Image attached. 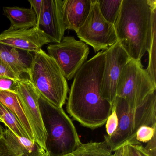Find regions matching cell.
Instances as JSON below:
<instances>
[{"label": "cell", "instance_id": "28", "mask_svg": "<svg viewBox=\"0 0 156 156\" xmlns=\"http://www.w3.org/2000/svg\"><path fill=\"white\" fill-rule=\"evenodd\" d=\"M147 143V146L144 147L147 152L151 156H156V133Z\"/></svg>", "mask_w": 156, "mask_h": 156}, {"label": "cell", "instance_id": "34", "mask_svg": "<svg viewBox=\"0 0 156 156\" xmlns=\"http://www.w3.org/2000/svg\"><path fill=\"white\" fill-rule=\"evenodd\" d=\"M71 156V154H69V155H66V156Z\"/></svg>", "mask_w": 156, "mask_h": 156}, {"label": "cell", "instance_id": "3", "mask_svg": "<svg viewBox=\"0 0 156 156\" xmlns=\"http://www.w3.org/2000/svg\"><path fill=\"white\" fill-rule=\"evenodd\" d=\"M38 102L46 132L45 148L48 155L71 154L82 144L72 119L62 108L55 105L41 95Z\"/></svg>", "mask_w": 156, "mask_h": 156}, {"label": "cell", "instance_id": "10", "mask_svg": "<svg viewBox=\"0 0 156 156\" xmlns=\"http://www.w3.org/2000/svg\"><path fill=\"white\" fill-rule=\"evenodd\" d=\"M62 0H43L42 10L37 21V28L52 43H60L65 32L62 14Z\"/></svg>", "mask_w": 156, "mask_h": 156}, {"label": "cell", "instance_id": "6", "mask_svg": "<svg viewBox=\"0 0 156 156\" xmlns=\"http://www.w3.org/2000/svg\"><path fill=\"white\" fill-rule=\"evenodd\" d=\"M76 32L80 41L92 46L95 52L107 50L118 41L114 25L103 18L97 0H92L86 20Z\"/></svg>", "mask_w": 156, "mask_h": 156}, {"label": "cell", "instance_id": "5", "mask_svg": "<svg viewBox=\"0 0 156 156\" xmlns=\"http://www.w3.org/2000/svg\"><path fill=\"white\" fill-rule=\"evenodd\" d=\"M156 90V83L143 68L141 61L130 59L119 76L117 97L125 99L130 108H135Z\"/></svg>", "mask_w": 156, "mask_h": 156}, {"label": "cell", "instance_id": "15", "mask_svg": "<svg viewBox=\"0 0 156 156\" xmlns=\"http://www.w3.org/2000/svg\"><path fill=\"white\" fill-rule=\"evenodd\" d=\"M3 137L18 156H44L47 152L35 141L16 136L7 127L4 129Z\"/></svg>", "mask_w": 156, "mask_h": 156}, {"label": "cell", "instance_id": "32", "mask_svg": "<svg viewBox=\"0 0 156 156\" xmlns=\"http://www.w3.org/2000/svg\"><path fill=\"white\" fill-rule=\"evenodd\" d=\"M3 131H4V129L2 128V126L0 124V138L3 137Z\"/></svg>", "mask_w": 156, "mask_h": 156}, {"label": "cell", "instance_id": "30", "mask_svg": "<svg viewBox=\"0 0 156 156\" xmlns=\"http://www.w3.org/2000/svg\"><path fill=\"white\" fill-rule=\"evenodd\" d=\"M135 147V148L137 151L138 153H139L140 156H151L146 151V150L144 148L141 144H137V145H133Z\"/></svg>", "mask_w": 156, "mask_h": 156}, {"label": "cell", "instance_id": "16", "mask_svg": "<svg viewBox=\"0 0 156 156\" xmlns=\"http://www.w3.org/2000/svg\"><path fill=\"white\" fill-rule=\"evenodd\" d=\"M4 14L11 23L7 30L15 31L37 27V20L33 10L19 7H4Z\"/></svg>", "mask_w": 156, "mask_h": 156}, {"label": "cell", "instance_id": "9", "mask_svg": "<svg viewBox=\"0 0 156 156\" xmlns=\"http://www.w3.org/2000/svg\"><path fill=\"white\" fill-rule=\"evenodd\" d=\"M16 93L30 126L34 141L46 151V132L38 102L40 93L29 78H22L17 83Z\"/></svg>", "mask_w": 156, "mask_h": 156}, {"label": "cell", "instance_id": "19", "mask_svg": "<svg viewBox=\"0 0 156 156\" xmlns=\"http://www.w3.org/2000/svg\"><path fill=\"white\" fill-rule=\"evenodd\" d=\"M0 122L18 136L30 139L21 123L14 114L0 102Z\"/></svg>", "mask_w": 156, "mask_h": 156}, {"label": "cell", "instance_id": "31", "mask_svg": "<svg viewBox=\"0 0 156 156\" xmlns=\"http://www.w3.org/2000/svg\"><path fill=\"white\" fill-rule=\"evenodd\" d=\"M112 156H124V147H119L114 151Z\"/></svg>", "mask_w": 156, "mask_h": 156}, {"label": "cell", "instance_id": "25", "mask_svg": "<svg viewBox=\"0 0 156 156\" xmlns=\"http://www.w3.org/2000/svg\"><path fill=\"white\" fill-rule=\"evenodd\" d=\"M0 77H7L19 81L18 78L10 67L0 59Z\"/></svg>", "mask_w": 156, "mask_h": 156}, {"label": "cell", "instance_id": "18", "mask_svg": "<svg viewBox=\"0 0 156 156\" xmlns=\"http://www.w3.org/2000/svg\"><path fill=\"white\" fill-rule=\"evenodd\" d=\"M113 152L105 140L82 143L71 156H112Z\"/></svg>", "mask_w": 156, "mask_h": 156}, {"label": "cell", "instance_id": "20", "mask_svg": "<svg viewBox=\"0 0 156 156\" xmlns=\"http://www.w3.org/2000/svg\"><path fill=\"white\" fill-rule=\"evenodd\" d=\"M101 15L106 21L115 25L118 17L122 0H97Z\"/></svg>", "mask_w": 156, "mask_h": 156}, {"label": "cell", "instance_id": "33", "mask_svg": "<svg viewBox=\"0 0 156 156\" xmlns=\"http://www.w3.org/2000/svg\"><path fill=\"white\" fill-rule=\"evenodd\" d=\"M44 156H49V155H48V153L47 152H46V153H45V155H44Z\"/></svg>", "mask_w": 156, "mask_h": 156}, {"label": "cell", "instance_id": "13", "mask_svg": "<svg viewBox=\"0 0 156 156\" xmlns=\"http://www.w3.org/2000/svg\"><path fill=\"white\" fill-rule=\"evenodd\" d=\"M92 0H64L62 5L66 30L76 32L83 25L91 9Z\"/></svg>", "mask_w": 156, "mask_h": 156}, {"label": "cell", "instance_id": "1", "mask_svg": "<svg viewBox=\"0 0 156 156\" xmlns=\"http://www.w3.org/2000/svg\"><path fill=\"white\" fill-rule=\"evenodd\" d=\"M105 63L103 51L87 61L75 76L67 99L69 115L93 129L104 126L112 111L111 104L101 94Z\"/></svg>", "mask_w": 156, "mask_h": 156}, {"label": "cell", "instance_id": "11", "mask_svg": "<svg viewBox=\"0 0 156 156\" xmlns=\"http://www.w3.org/2000/svg\"><path fill=\"white\" fill-rule=\"evenodd\" d=\"M50 43L51 40L37 27L15 31L6 30L0 34V43L34 53Z\"/></svg>", "mask_w": 156, "mask_h": 156}, {"label": "cell", "instance_id": "23", "mask_svg": "<svg viewBox=\"0 0 156 156\" xmlns=\"http://www.w3.org/2000/svg\"><path fill=\"white\" fill-rule=\"evenodd\" d=\"M118 126V119L115 108H112V111L106 122V129L107 136H112L117 129Z\"/></svg>", "mask_w": 156, "mask_h": 156}, {"label": "cell", "instance_id": "2", "mask_svg": "<svg viewBox=\"0 0 156 156\" xmlns=\"http://www.w3.org/2000/svg\"><path fill=\"white\" fill-rule=\"evenodd\" d=\"M156 13L155 0H122L114 27L118 42L130 59L140 61L148 51Z\"/></svg>", "mask_w": 156, "mask_h": 156}, {"label": "cell", "instance_id": "27", "mask_svg": "<svg viewBox=\"0 0 156 156\" xmlns=\"http://www.w3.org/2000/svg\"><path fill=\"white\" fill-rule=\"evenodd\" d=\"M29 2L30 4L31 8L33 10L34 13L36 14L37 21H38L40 19L42 10L43 0H40V1L29 0Z\"/></svg>", "mask_w": 156, "mask_h": 156}, {"label": "cell", "instance_id": "24", "mask_svg": "<svg viewBox=\"0 0 156 156\" xmlns=\"http://www.w3.org/2000/svg\"><path fill=\"white\" fill-rule=\"evenodd\" d=\"M7 77H0V91H9L16 93L18 82Z\"/></svg>", "mask_w": 156, "mask_h": 156}, {"label": "cell", "instance_id": "14", "mask_svg": "<svg viewBox=\"0 0 156 156\" xmlns=\"http://www.w3.org/2000/svg\"><path fill=\"white\" fill-rule=\"evenodd\" d=\"M34 55L30 52L0 43V59L8 65L18 78L29 75Z\"/></svg>", "mask_w": 156, "mask_h": 156}, {"label": "cell", "instance_id": "17", "mask_svg": "<svg viewBox=\"0 0 156 156\" xmlns=\"http://www.w3.org/2000/svg\"><path fill=\"white\" fill-rule=\"evenodd\" d=\"M0 102L8 108L18 118L30 140L34 141L31 128L18 94L9 91H0Z\"/></svg>", "mask_w": 156, "mask_h": 156}, {"label": "cell", "instance_id": "29", "mask_svg": "<svg viewBox=\"0 0 156 156\" xmlns=\"http://www.w3.org/2000/svg\"><path fill=\"white\" fill-rule=\"evenodd\" d=\"M124 147V156H140L133 144L126 143Z\"/></svg>", "mask_w": 156, "mask_h": 156}, {"label": "cell", "instance_id": "7", "mask_svg": "<svg viewBox=\"0 0 156 156\" xmlns=\"http://www.w3.org/2000/svg\"><path fill=\"white\" fill-rule=\"evenodd\" d=\"M47 50L68 81L74 77L87 62L89 53L88 45L73 36L63 37L59 43L49 45Z\"/></svg>", "mask_w": 156, "mask_h": 156}, {"label": "cell", "instance_id": "26", "mask_svg": "<svg viewBox=\"0 0 156 156\" xmlns=\"http://www.w3.org/2000/svg\"><path fill=\"white\" fill-rule=\"evenodd\" d=\"M0 156H18L8 146L3 137L0 138Z\"/></svg>", "mask_w": 156, "mask_h": 156}, {"label": "cell", "instance_id": "22", "mask_svg": "<svg viewBox=\"0 0 156 156\" xmlns=\"http://www.w3.org/2000/svg\"><path fill=\"white\" fill-rule=\"evenodd\" d=\"M156 133V127L142 126L138 129L136 133L133 145L147 143Z\"/></svg>", "mask_w": 156, "mask_h": 156}, {"label": "cell", "instance_id": "21", "mask_svg": "<svg viewBox=\"0 0 156 156\" xmlns=\"http://www.w3.org/2000/svg\"><path fill=\"white\" fill-rule=\"evenodd\" d=\"M156 20H154L152 26L151 40L149 54V62L147 67L146 69L154 83H156Z\"/></svg>", "mask_w": 156, "mask_h": 156}, {"label": "cell", "instance_id": "4", "mask_svg": "<svg viewBox=\"0 0 156 156\" xmlns=\"http://www.w3.org/2000/svg\"><path fill=\"white\" fill-rule=\"evenodd\" d=\"M28 75L41 96L58 107L62 108L69 87L67 80L52 57L42 50L34 53Z\"/></svg>", "mask_w": 156, "mask_h": 156}, {"label": "cell", "instance_id": "8", "mask_svg": "<svg viewBox=\"0 0 156 156\" xmlns=\"http://www.w3.org/2000/svg\"><path fill=\"white\" fill-rule=\"evenodd\" d=\"M104 52L105 63L101 94L103 98L111 104L113 108L116 99L117 86L119 76L130 58L118 41Z\"/></svg>", "mask_w": 156, "mask_h": 156}, {"label": "cell", "instance_id": "12", "mask_svg": "<svg viewBox=\"0 0 156 156\" xmlns=\"http://www.w3.org/2000/svg\"><path fill=\"white\" fill-rule=\"evenodd\" d=\"M114 107L117 115L118 126L112 136H108L105 135L104 140L112 152L126 143H132L134 139L131 119L132 108L125 99L118 97Z\"/></svg>", "mask_w": 156, "mask_h": 156}]
</instances>
